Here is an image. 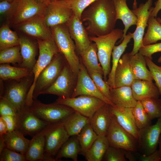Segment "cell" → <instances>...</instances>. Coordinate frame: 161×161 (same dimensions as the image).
<instances>
[{
    "label": "cell",
    "mask_w": 161,
    "mask_h": 161,
    "mask_svg": "<svg viewBox=\"0 0 161 161\" xmlns=\"http://www.w3.org/2000/svg\"><path fill=\"white\" fill-rule=\"evenodd\" d=\"M81 20L87 23L88 33L95 36L111 33L117 20L113 0H96L83 11Z\"/></svg>",
    "instance_id": "1"
},
{
    "label": "cell",
    "mask_w": 161,
    "mask_h": 161,
    "mask_svg": "<svg viewBox=\"0 0 161 161\" xmlns=\"http://www.w3.org/2000/svg\"><path fill=\"white\" fill-rule=\"evenodd\" d=\"M52 37L60 52L64 57L73 72L78 76L80 61L76 52V47L65 24L50 28Z\"/></svg>",
    "instance_id": "2"
},
{
    "label": "cell",
    "mask_w": 161,
    "mask_h": 161,
    "mask_svg": "<svg viewBox=\"0 0 161 161\" xmlns=\"http://www.w3.org/2000/svg\"><path fill=\"white\" fill-rule=\"evenodd\" d=\"M32 72L18 80H8L5 88L1 89L0 97L7 100L17 112L25 106L28 92L34 80Z\"/></svg>",
    "instance_id": "3"
},
{
    "label": "cell",
    "mask_w": 161,
    "mask_h": 161,
    "mask_svg": "<svg viewBox=\"0 0 161 161\" xmlns=\"http://www.w3.org/2000/svg\"><path fill=\"white\" fill-rule=\"evenodd\" d=\"M123 36V30L117 28L106 35L89 37L90 41L96 45L98 59L103 70L104 80L106 82L111 70V58L113 48L118 40H122Z\"/></svg>",
    "instance_id": "4"
},
{
    "label": "cell",
    "mask_w": 161,
    "mask_h": 161,
    "mask_svg": "<svg viewBox=\"0 0 161 161\" xmlns=\"http://www.w3.org/2000/svg\"><path fill=\"white\" fill-rule=\"evenodd\" d=\"M37 40L39 55L38 60L32 71L34 78L33 83L28 92L26 100L25 106H30L33 102V91L37 79L39 74L50 62L54 56L60 52L53 37L47 40Z\"/></svg>",
    "instance_id": "5"
},
{
    "label": "cell",
    "mask_w": 161,
    "mask_h": 161,
    "mask_svg": "<svg viewBox=\"0 0 161 161\" xmlns=\"http://www.w3.org/2000/svg\"><path fill=\"white\" fill-rule=\"evenodd\" d=\"M28 107V106H27ZM29 109L41 119L52 124L62 122L75 111L66 106L56 102L46 104L33 100Z\"/></svg>",
    "instance_id": "6"
},
{
    "label": "cell",
    "mask_w": 161,
    "mask_h": 161,
    "mask_svg": "<svg viewBox=\"0 0 161 161\" xmlns=\"http://www.w3.org/2000/svg\"><path fill=\"white\" fill-rule=\"evenodd\" d=\"M66 61L60 52L55 55L50 62L42 70L37 78L33 90V100L48 89L55 81Z\"/></svg>",
    "instance_id": "7"
},
{
    "label": "cell",
    "mask_w": 161,
    "mask_h": 161,
    "mask_svg": "<svg viewBox=\"0 0 161 161\" xmlns=\"http://www.w3.org/2000/svg\"><path fill=\"white\" fill-rule=\"evenodd\" d=\"M70 136L62 122L50 124L45 133L44 155L47 161H55V157Z\"/></svg>",
    "instance_id": "8"
},
{
    "label": "cell",
    "mask_w": 161,
    "mask_h": 161,
    "mask_svg": "<svg viewBox=\"0 0 161 161\" xmlns=\"http://www.w3.org/2000/svg\"><path fill=\"white\" fill-rule=\"evenodd\" d=\"M77 77L66 61L56 80L42 94H52L59 97H71L76 83Z\"/></svg>",
    "instance_id": "9"
},
{
    "label": "cell",
    "mask_w": 161,
    "mask_h": 161,
    "mask_svg": "<svg viewBox=\"0 0 161 161\" xmlns=\"http://www.w3.org/2000/svg\"><path fill=\"white\" fill-rule=\"evenodd\" d=\"M112 115L111 122L106 135L109 146L136 151L138 148L137 140L123 128Z\"/></svg>",
    "instance_id": "10"
},
{
    "label": "cell",
    "mask_w": 161,
    "mask_h": 161,
    "mask_svg": "<svg viewBox=\"0 0 161 161\" xmlns=\"http://www.w3.org/2000/svg\"><path fill=\"white\" fill-rule=\"evenodd\" d=\"M55 102L70 107L89 119L98 109L106 103L98 98L87 95L69 98L58 97Z\"/></svg>",
    "instance_id": "11"
},
{
    "label": "cell",
    "mask_w": 161,
    "mask_h": 161,
    "mask_svg": "<svg viewBox=\"0 0 161 161\" xmlns=\"http://www.w3.org/2000/svg\"><path fill=\"white\" fill-rule=\"evenodd\" d=\"M152 0H148L145 3L140 4L139 7L132 10L137 17L136 28L133 33L134 45L131 52L129 53L134 55L139 52L140 49L144 45L143 43L144 30L154 7H151Z\"/></svg>",
    "instance_id": "12"
},
{
    "label": "cell",
    "mask_w": 161,
    "mask_h": 161,
    "mask_svg": "<svg viewBox=\"0 0 161 161\" xmlns=\"http://www.w3.org/2000/svg\"><path fill=\"white\" fill-rule=\"evenodd\" d=\"M17 113L16 129L24 136L32 137L50 124L39 118L26 106Z\"/></svg>",
    "instance_id": "13"
},
{
    "label": "cell",
    "mask_w": 161,
    "mask_h": 161,
    "mask_svg": "<svg viewBox=\"0 0 161 161\" xmlns=\"http://www.w3.org/2000/svg\"><path fill=\"white\" fill-rule=\"evenodd\" d=\"M76 83L71 97L87 95L96 97L110 105H114L99 90L81 60Z\"/></svg>",
    "instance_id": "14"
},
{
    "label": "cell",
    "mask_w": 161,
    "mask_h": 161,
    "mask_svg": "<svg viewBox=\"0 0 161 161\" xmlns=\"http://www.w3.org/2000/svg\"><path fill=\"white\" fill-rule=\"evenodd\" d=\"M161 134V117L155 124L139 130L138 148L143 154L148 155L157 150Z\"/></svg>",
    "instance_id": "15"
},
{
    "label": "cell",
    "mask_w": 161,
    "mask_h": 161,
    "mask_svg": "<svg viewBox=\"0 0 161 161\" xmlns=\"http://www.w3.org/2000/svg\"><path fill=\"white\" fill-rule=\"evenodd\" d=\"M15 27L19 32L37 40H45L52 38L51 29L46 25L43 15L34 16Z\"/></svg>",
    "instance_id": "16"
},
{
    "label": "cell",
    "mask_w": 161,
    "mask_h": 161,
    "mask_svg": "<svg viewBox=\"0 0 161 161\" xmlns=\"http://www.w3.org/2000/svg\"><path fill=\"white\" fill-rule=\"evenodd\" d=\"M47 6L36 0H20L17 11L9 25L15 27L34 16L44 15Z\"/></svg>",
    "instance_id": "17"
},
{
    "label": "cell",
    "mask_w": 161,
    "mask_h": 161,
    "mask_svg": "<svg viewBox=\"0 0 161 161\" xmlns=\"http://www.w3.org/2000/svg\"><path fill=\"white\" fill-rule=\"evenodd\" d=\"M65 24L71 38L75 41L76 49L78 53L87 49L92 42L81 20L73 14Z\"/></svg>",
    "instance_id": "18"
},
{
    "label": "cell",
    "mask_w": 161,
    "mask_h": 161,
    "mask_svg": "<svg viewBox=\"0 0 161 161\" xmlns=\"http://www.w3.org/2000/svg\"><path fill=\"white\" fill-rule=\"evenodd\" d=\"M132 108L110 105L111 113L118 123L137 140L139 129L136 126L133 114Z\"/></svg>",
    "instance_id": "19"
},
{
    "label": "cell",
    "mask_w": 161,
    "mask_h": 161,
    "mask_svg": "<svg viewBox=\"0 0 161 161\" xmlns=\"http://www.w3.org/2000/svg\"><path fill=\"white\" fill-rule=\"evenodd\" d=\"M73 15L70 9L52 2L47 6L43 16L46 25L50 28L66 24Z\"/></svg>",
    "instance_id": "20"
},
{
    "label": "cell",
    "mask_w": 161,
    "mask_h": 161,
    "mask_svg": "<svg viewBox=\"0 0 161 161\" xmlns=\"http://www.w3.org/2000/svg\"><path fill=\"white\" fill-rule=\"evenodd\" d=\"M19 37L22 61L17 66L26 68L32 71L37 61L36 56L38 48L37 41L35 42L25 35H21Z\"/></svg>",
    "instance_id": "21"
},
{
    "label": "cell",
    "mask_w": 161,
    "mask_h": 161,
    "mask_svg": "<svg viewBox=\"0 0 161 161\" xmlns=\"http://www.w3.org/2000/svg\"><path fill=\"white\" fill-rule=\"evenodd\" d=\"M112 116L110 105L106 103L89 119L90 124L98 136H106L111 122Z\"/></svg>",
    "instance_id": "22"
},
{
    "label": "cell",
    "mask_w": 161,
    "mask_h": 161,
    "mask_svg": "<svg viewBox=\"0 0 161 161\" xmlns=\"http://www.w3.org/2000/svg\"><path fill=\"white\" fill-rule=\"evenodd\" d=\"M135 80L130 64L129 53H125L120 59L115 71L114 88L131 86Z\"/></svg>",
    "instance_id": "23"
},
{
    "label": "cell",
    "mask_w": 161,
    "mask_h": 161,
    "mask_svg": "<svg viewBox=\"0 0 161 161\" xmlns=\"http://www.w3.org/2000/svg\"><path fill=\"white\" fill-rule=\"evenodd\" d=\"M48 126L30 140L25 155L26 161H47L44 155L45 135Z\"/></svg>",
    "instance_id": "24"
},
{
    "label": "cell",
    "mask_w": 161,
    "mask_h": 161,
    "mask_svg": "<svg viewBox=\"0 0 161 161\" xmlns=\"http://www.w3.org/2000/svg\"><path fill=\"white\" fill-rule=\"evenodd\" d=\"M131 87L133 96L137 101L150 98H159L160 96L158 89L153 81L135 80Z\"/></svg>",
    "instance_id": "25"
},
{
    "label": "cell",
    "mask_w": 161,
    "mask_h": 161,
    "mask_svg": "<svg viewBox=\"0 0 161 161\" xmlns=\"http://www.w3.org/2000/svg\"><path fill=\"white\" fill-rule=\"evenodd\" d=\"M110 100L114 105L126 108H133L137 101L134 98L131 86H123L111 88Z\"/></svg>",
    "instance_id": "26"
},
{
    "label": "cell",
    "mask_w": 161,
    "mask_h": 161,
    "mask_svg": "<svg viewBox=\"0 0 161 161\" xmlns=\"http://www.w3.org/2000/svg\"><path fill=\"white\" fill-rule=\"evenodd\" d=\"M113 1L117 19L121 20L124 25L122 40L126 35L129 27L132 25H136L137 17L132 10L128 7L127 0H113Z\"/></svg>",
    "instance_id": "27"
},
{
    "label": "cell",
    "mask_w": 161,
    "mask_h": 161,
    "mask_svg": "<svg viewBox=\"0 0 161 161\" xmlns=\"http://www.w3.org/2000/svg\"><path fill=\"white\" fill-rule=\"evenodd\" d=\"M129 54L130 64L135 79L153 80L151 72L147 67L145 56L139 52L134 55Z\"/></svg>",
    "instance_id": "28"
},
{
    "label": "cell",
    "mask_w": 161,
    "mask_h": 161,
    "mask_svg": "<svg viewBox=\"0 0 161 161\" xmlns=\"http://www.w3.org/2000/svg\"><path fill=\"white\" fill-rule=\"evenodd\" d=\"M18 130L8 132L3 136L6 148L25 155L30 140Z\"/></svg>",
    "instance_id": "29"
},
{
    "label": "cell",
    "mask_w": 161,
    "mask_h": 161,
    "mask_svg": "<svg viewBox=\"0 0 161 161\" xmlns=\"http://www.w3.org/2000/svg\"><path fill=\"white\" fill-rule=\"evenodd\" d=\"M89 121V118L75 111L62 122L69 135L72 136H77Z\"/></svg>",
    "instance_id": "30"
},
{
    "label": "cell",
    "mask_w": 161,
    "mask_h": 161,
    "mask_svg": "<svg viewBox=\"0 0 161 161\" xmlns=\"http://www.w3.org/2000/svg\"><path fill=\"white\" fill-rule=\"evenodd\" d=\"M133 33L129 32L123 38L119 45L114 46L112 54V65L110 73L108 75L106 83L111 88H114V77L115 71L119 61L125 51L128 44L133 38Z\"/></svg>",
    "instance_id": "31"
},
{
    "label": "cell",
    "mask_w": 161,
    "mask_h": 161,
    "mask_svg": "<svg viewBox=\"0 0 161 161\" xmlns=\"http://www.w3.org/2000/svg\"><path fill=\"white\" fill-rule=\"evenodd\" d=\"M81 60L87 70L99 73L103 75L102 68L98 62L97 48L95 43H92L86 49L80 53Z\"/></svg>",
    "instance_id": "32"
},
{
    "label": "cell",
    "mask_w": 161,
    "mask_h": 161,
    "mask_svg": "<svg viewBox=\"0 0 161 161\" xmlns=\"http://www.w3.org/2000/svg\"><path fill=\"white\" fill-rule=\"evenodd\" d=\"M109 146L106 136H98L85 157L87 161H101Z\"/></svg>",
    "instance_id": "33"
},
{
    "label": "cell",
    "mask_w": 161,
    "mask_h": 161,
    "mask_svg": "<svg viewBox=\"0 0 161 161\" xmlns=\"http://www.w3.org/2000/svg\"><path fill=\"white\" fill-rule=\"evenodd\" d=\"M63 145L55 157L56 161L62 158H69L78 161L80 147L77 136H71Z\"/></svg>",
    "instance_id": "34"
},
{
    "label": "cell",
    "mask_w": 161,
    "mask_h": 161,
    "mask_svg": "<svg viewBox=\"0 0 161 161\" xmlns=\"http://www.w3.org/2000/svg\"><path fill=\"white\" fill-rule=\"evenodd\" d=\"M32 72V71L27 68L12 66L9 64L0 65V79L2 81L20 79Z\"/></svg>",
    "instance_id": "35"
},
{
    "label": "cell",
    "mask_w": 161,
    "mask_h": 161,
    "mask_svg": "<svg viewBox=\"0 0 161 161\" xmlns=\"http://www.w3.org/2000/svg\"><path fill=\"white\" fill-rule=\"evenodd\" d=\"M77 136L80 147V154L85 156L98 136L89 123L83 127Z\"/></svg>",
    "instance_id": "36"
},
{
    "label": "cell",
    "mask_w": 161,
    "mask_h": 161,
    "mask_svg": "<svg viewBox=\"0 0 161 161\" xmlns=\"http://www.w3.org/2000/svg\"><path fill=\"white\" fill-rule=\"evenodd\" d=\"M9 24L4 23L0 28V51L19 45L20 37L10 28Z\"/></svg>",
    "instance_id": "37"
},
{
    "label": "cell",
    "mask_w": 161,
    "mask_h": 161,
    "mask_svg": "<svg viewBox=\"0 0 161 161\" xmlns=\"http://www.w3.org/2000/svg\"><path fill=\"white\" fill-rule=\"evenodd\" d=\"M148 28L143 43L145 46L161 40V24L158 21L156 17L150 16L148 22Z\"/></svg>",
    "instance_id": "38"
},
{
    "label": "cell",
    "mask_w": 161,
    "mask_h": 161,
    "mask_svg": "<svg viewBox=\"0 0 161 161\" xmlns=\"http://www.w3.org/2000/svg\"><path fill=\"white\" fill-rule=\"evenodd\" d=\"M96 0H54L52 2L71 9L73 14L81 20L82 14L86 9Z\"/></svg>",
    "instance_id": "39"
},
{
    "label": "cell",
    "mask_w": 161,
    "mask_h": 161,
    "mask_svg": "<svg viewBox=\"0 0 161 161\" xmlns=\"http://www.w3.org/2000/svg\"><path fill=\"white\" fill-rule=\"evenodd\" d=\"M22 61L19 45L0 51V64L11 63L17 66Z\"/></svg>",
    "instance_id": "40"
},
{
    "label": "cell",
    "mask_w": 161,
    "mask_h": 161,
    "mask_svg": "<svg viewBox=\"0 0 161 161\" xmlns=\"http://www.w3.org/2000/svg\"><path fill=\"white\" fill-rule=\"evenodd\" d=\"M140 101L151 120L161 117V98H150Z\"/></svg>",
    "instance_id": "41"
},
{
    "label": "cell",
    "mask_w": 161,
    "mask_h": 161,
    "mask_svg": "<svg viewBox=\"0 0 161 161\" xmlns=\"http://www.w3.org/2000/svg\"><path fill=\"white\" fill-rule=\"evenodd\" d=\"M132 112L137 127L141 129L151 125V120L140 101L132 108Z\"/></svg>",
    "instance_id": "42"
},
{
    "label": "cell",
    "mask_w": 161,
    "mask_h": 161,
    "mask_svg": "<svg viewBox=\"0 0 161 161\" xmlns=\"http://www.w3.org/2000/svg\"><path fill=\"white\" fill-rule=\"evenodd\" d=\"M20 0L10 2L7 0L0 2V14L6 20V23L10 22L15 15L17 10Z\"/></svg>",
    "instance_id": "43"
},
{
    "label": "cell",
    "mask_w": 161,
    "mask_h": 161,
    "mask_svg": "<svg viewBox=\"0 0 161 161\" xmlns=\"http://www.w3.org/2000/svg\"><path fill=\"white\" fill-rule=\"evenodd\" d=\"M87 72L99 90L111 101L110 93L111 88L106 82L103 80V75L98 72L92 71H88Z\"/></svg>",
    "instance_id": "44"
},
{
    "label": "cell",
    "mask_w": 161,
    "mask_h": 161,
    "mask_svg": "<svg viewBox=\"0 0 161 161\" xmlns=\"http://www.w3.org/2000/svg\"><path fill=\"white\" fill-rule=\"evenodd\" d=\"M103 160L105 161H127L124 150L109 146L104 156Z\"/></svg>",
    "instance_id": "45"
},
{
    "label": "cell",
    "mask_w": 161,
    "mask_h": 161,
    "mask_svg": "<svg viewBox=\"0 0 161 161\" xmlns=\"http://www.w3.org/2000/svg\"><path fill=\"white\" fill-rule=\"evenodd\" d=\"M147 65L159 91L161 97V66H158L149 58L145 57Z\"/></svg>",
    "instance_id": "46"
},
{
    "label": "cell",
    "mask_w": 161,
    "mask_h": 161,
    "mask_svg": "<svg viewBox=\"0 0 161 161\" xmlns=\"http://www.w3.org/2000/svg\"><path fill=\"white\" fill-rule=\"evenodd\" d=\"M0 161H26L25 155L5 148L0 153Z\"/></svg>",
    "instance_id": "47"
},
{
    "label": "cell",
    "mask_w": 161,
    "mask_h": 161,
    "mask_svg": "<svg viewBox=\"0 0 161 161\" xmlns=\"http://www.w3.org/2000/svg\"><path fill=\"white\" fill-rule=\"evenodd\" d=\"M161 52V42L143 46L140 49L139 52L144 56L152 59V55L154 53Z\"/></svg>",
    "instance_id": "48"
},
{
    "label": "cell",
    "mask_w": 161,
    "mask_h": 161,
    "mask_svg": "<svg viewBox=\"0 0 161 161\" xmlns=\"http://www.w3.org/2000/svg\"><path fill=\"white\" fill-rule=\"evenodd\" d=\"M0 114L16 117L17 113L11 104L5 98L0 97Z\"/></svg>",
    "instance_id": "49"
},
{
    "label": "cell",
    "mask_w": 161,
    "mask_h": 161,
    "mask_svg": "<svg viewBox=\"0 0 161 161\" xmlns=\"http://www.w3.org/2000/svg\"><path fill=\"white\" fill-rule=\"evenodd\" d=\"M0 117L5 121L7 126L8 132L17 129L16 117L6 115L1 116Z\"/></svg>",
    "instance_id": "50"
},
{
    "label": "cell",
    "mask_w": 161,
    "mask_h": 161,
    "mask_svg": "<svg viewBox=\"0 0 161 161\" xmlns=\"http://www.w3.org/2000/svg\"><path fill=\"white\" fill-rule=\"evenodd\" d=\"M140 160L142 161H160L158 150H156L153 153L148 155H140Z\"/></svg>",
    "instance_id": "51"
},
{
    "label": "cell",
    "mask_w": 161,
    "mask_h": 161,
    "mask_svg": "<svg viewBox=\"0 0 161 161\" xmlns=\"http://www.w3.org/2000/svg\"><path fill=\"white\" fill-rule=\"evenodd\" d=\"M8 132L7 126L5 121L0 117V137H3Z\"/></svg>",
    "instance_id": "52"
},
{
    "label": "cell",
    "mask_w": 161,
    "mask_h": 161,
    "mask_svg": "<svg viewBox=\"0 0 161 161\" xmlns=\"http://www.w3.org/2000/svg\"><path fill=\"white\" fill-rule=\"evenodd\" d=\"M161 10V0H157L155 3V7L151 13L150 16L156 17L159 11Z\"/></svg>",
    "instance_id": "53"
},
{
    "label": "cell",
    "mask_w": 161,
    "mask_h": 161,
    "mask_svg": "<svg viewBox=\"0 0 161 161\" xmlns=\"http://www.w3.org/2000/svg\"><path fill=\"white\" fill-rule=\"evenodd\" d=\"M132 152L130 151L124 150L125 157L127 159L130 161H134L136 159Z\"/></svg>",
    "instance_id": "54"
},
{
    "label": "cell",
    "mask_w": 161,
    "mask_h": 161,
    "mask_svg": "<svg viewBox=\"0 0 161 161\" xmlns=\"http://www.w3.org/2000/svg\"><path fill=\"white\" fill-rule=\"evenodd\" d=\"M5 148L6 145L3 137H0V153Z\"/></svg>",
    "instance_id": "55"
},
{
    "label": "cell",
    "mask_w": 161,
    "mask_h": 161,
    "mask_svg": "<svg viewBox=\"0 0 161 161\" xmlns=\"http://www.w3.org/2000/svg\"><path fill=\"white\" fill-rule=\"evenodd\" d=\"M38 1L43 3L47 5H48L52 2L54 0H36Z\"/></svg>",
    "instance_id": "56"
},
{
    "label": "cell",
    "mask_w": 161,
    "mask_h": 161,
    "mask_svg": "<svg viewBox=\"0 0 161 161\" xmlns=\"http://www.w3.org/2000/svg\"><path fill=\"white\" fill-rule=\"evenodd\" d=\"M158 145L159 147L158 151L160 157V161H161V140L160 139V138L159 142Z\"/></svg>",
    "instance_id": "57"
},
{
    "label": "cell",
    "mask_w": 161,
    "mask_h": 161,
    "mask_svg": "<svg viewBox=\"0 0 161 161\" xmlns=\"http://www.w3.org/2000/svg\"><path fill=\"white\" fill-rule=\"evenodd\" d=\"M133 7L134 8V9L137 7L136 0H134V1L133 4Z\"/></svg>",
    "instance_id": "58"
},
{
    "label": "cell",
    "mask_w": 161,
    "mask_h": 161,
    "mask_svg": "<svg viewBox=\"0 0 161 161\" xmlns=\"http://www.w3.org/2000/svg\"><path fill=\"white\" fill-rule=\"evenodd\" d=\"M7 0L10 2H13L16 1H19L20 0Z\"/></svg>",
    "instance_id": "59"
},
{
    "label": "cell",
    "mask_w": 161,
    "mask_h": 161,
    "mask_svg": "<svg viewBox=\"0 0 161 161\" xmlns=\"http://www.w3.org/2000/svg\"><path fill=\"white\" fill-rule=\"evenodd\" d=\"M157 61L158 63H161V55L158 59Z\"/></svg>",
    "instance_id": "60"
},
{
    "label": "cell",
    "mask_w": 161,
    "mask_h": 161,
    "mask_svg": "<svg viewBox=\"0 0 161 161\" xmlns=\"http://www.w3.org/2000/svg\"><path fill=\"white\" fill-rule=\"evenodd\" d=\"M157 19L158 22L161 23V18H157Z\"/></svg>",
    "instance_id": "61"
},
{
    "label": "cell",
    "mask_w": 161,
    "mask_h": 161,
    "mask_svg": "<svg viewBox=\"0 0 161 161\" xmlns=\"http://www.w3.org/2000/svg\"><path fill=\"white\" fill-rule=\"evenodd\" d=\"M160 139L161 140V134L160 135Z\"/></svg>",
    "instance_id": "62"
},
{
    "label": "cell",
    "mask_w": 161,
    "mask_h": 161,
    "mask_svg": "<svg viewBox=\"0 0 161 161\" xmlns=\"http://www.w3.org/2000/svg\"><path fill=\"white\" fill-rule=\"evenodd\" d=\"M55 1H62V0H54Z\"/></svg>",
    "instance_id": "63"
},
{
    "label": "cell",
    "mask_w": 161,
    "mask_h": 161,
    "mask_svg": "<svg viewBox=\"0 0 161 161\" xmlns=\"http://www.w3.org/2000/svg\"><path fill=\"white\" fill-rule=\"evenodd\" d=\"M3 0H0V1H3Z\"/></svg>",
    "instance_id": "64"
}]
</instances>
